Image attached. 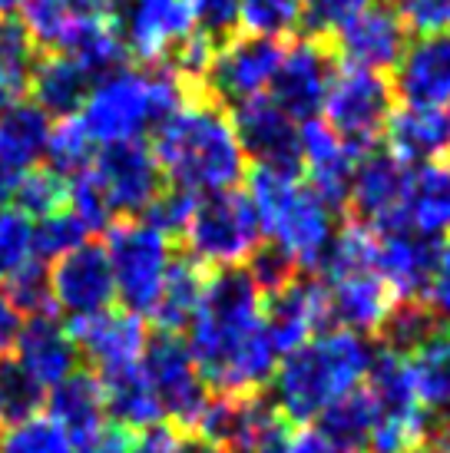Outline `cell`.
Masks as SVG:
<instances>
[{
	"label": "cell",
	"mask_w": 450,
	"mask_h": 453,
	"mask_svg": "<svg viewBox=\"0 0 450 453\" xmlns=\"http://www.w3.org/2000/svg\"><path fill=\"white\" fill-rule=\"evenodd\" d=\"M262 304L245 265L209 272L186 344L213 394H252L272 384L278 351L265 334Z\"/></svg>",
	"instance_id": "6da1fadb"
},
{
	"label": "cell",
	"mask_w": 450,
	"mask_h": 453,
	"mask_svg": "<svg viewBox=\"0 0 450 453\" xmlns=\"http://www.w3.org/2000/svg\"><path fill=\"white\" fill-rule=\"evenodd\" d=\"M169 186L192 196L238 189L249 173V159L232 127L229 106L213 93H192L150 142Z\"/></svg>",
	"instance_id": "7a4b0ae2"
},
{
	"label": "cell",
	"mask_w": 450,
	"mask_h": 453,
	"mask_svg": "<svg viewBox=\"0 0 450 453\" xmlns=\"http://www.w3.org/2000/svg\"><path fill=\"white\" fill-rule=\"evenodd\" d=\"M371 357L375 348L361 334L331 327L278 357L268 397L291 424L314 420L331 401L361 388Z\"/></svg>",
	"instance_id": "3957f363"
},
{
	"label": "cell",
	"mask_w": 450,
	"mask_h": 453,
	"mask_svg": "<svg viewBox=\"0 0 450 453\" xmlns=\"http://www.w3.org/2000/svg\"><path fill=\"white\" fill-rule=\"evenodd\" d=\"M249 199L255 205L262 235L299 265L305 275H318L328 249L335 242V209L301 182V176H285L272 169H249Z\"/></svg>",
	"instance_id": "277c9868"
},
{
	"label": "cell",
	"mask_w": 450,
	"mask_h": 453,
	"mask_svg": "<svg viewBox=\"0 0 450 453\" xmlns=\"http://www.w3.org/2000/svg\"><path fill=\"white\" fill-rule=\"evenodd\" d=\"M189 96L169 66L120 70L93 87L76 116L97 146H110L156 133Z\"/></svg>",
	"instance_id": "5b68a950"
},
{
	"label": "cell",
	"mask_w": 450,
	"mask_h": 453,
	"mask_svg": "<svg viewBox=\"0 0 450 453\" xmlns=\"http://www.w3.org/2000/svg\"><path fill=\"white\" fill-rule=\"evenodd\" d=\"M262 226L252 205L249 192L222 189L196 196L192 219L182 235V252L192 255L209 272L215 268H238L262 245Z\"/></svg>",
	"instance_id": "8992f818"
},
{
	"label": "cell",
	"mask_w": 450,
	"mask_h": 453,
	"mask_svg": "<svg viewBox=\"0 0 450 453\" xmlns=\"http://www.w3.org/2000/svg\"><path fill=\"white\" fill-rule=\"evenodd\" d=\"M103 249L110 258L112 285L123 311H133L139 318L150 315L179 245L146 226L143 219H116L106 228Z\"/></svg>",
	"instance_id": "52a82bcc"
},
{
	"label": "cell",
	"mask_w": 450,
	"mask_h": 453,
	"mask_svg": "<svg viewBox=\"0 0 450 453\" xmlns=\"http://www.w3.org/2000/svg\"><path fill=\"white\" fill-rule=\"evenodd\" d=\"M394 87L384 73L338 64L325 93V123L358 159L384 142V129L394 113Z\"/></svg>",
	"instance_id": "ba28073f"
},
{
	"label": "cell",
	"mask_w": 450,
	"mask_h": 453,
	"mask_svg": "<svg viewBox=\"0 0 450 453\" xmlns=\"http://www.w3.org/2000/svg\"><path fill=\"white\" fill-rule=\"evenodd\" d=\"M139 365H143V374L150 380L156 401L163 407L166 420L175 424L179 430L196 427V420L213 397V390L206 388L182 334L156 331L152 338H146Z\"/></svg>",
	"instance_id": "9c48e42d"
},
{
	"label": "cell",
	"mask_w": 450,
	"mask_h": 453,
	"mask_svg": "<svg viewBox=\"0 0 450 453\" xmlns=\"http://www.w3.org/2000/svg\"><path fill=\"white\" fill-rule=\"evenodd\" d=\"M87 173L93 179V186L100 189L112 222L143 215L152 205V199L166 189L163 169L156 163L150 142H143V139L103 146L93 156Z\"/></svg>",
	"instance_id": "30bf717a"
},
{
	"label": "cell",
	"mask_w": 450,
	"mask_h": 453,
	"mask_svg": "<svg viewBox=\"0 0 450 453\" xmlns=\"http://www.w3.org/2000/svg\"><path fill=\"white\" fill-rule=\"evenodd\" d=\"M282 57H285V40L255 37L238 30L236 37H229L215 50L206 87L225 106L265 96L282 66Z\"/></svg>",
	"instance_id": "8fae6325"
},
{
	"label": "cell",
	"mask_w": 450,
	"mask_h": 453,
	"mask_svg": "<svg viewBox=\"0 0 450 453\" xmlns=\"http://www.w3.org/2000/svg\"><path fill=\"white\" fill-rule=\"evenodd\" d=\"M50 275V298L53 311L66 315L70 321H83L100 311H110L116 302V285H112V268L106 258L103 242H83L60 258L47 265Z\"/></svg>",
	"instance_id": "7c38bea8"
},
{
	"label": "cell",
	"mask_w": 450,
	"mask_h": 453,
	"mask_svg": "<svg viewBox=\"0 0 450 453\" xmlns=\"http://www.w3.org/2000/svg\"><path fill=\"white\" fill-rule=\"evenodd\" d=\"M338 70V60L328 40L295 37L285 43V57L278 66L275 80L268 87V100L282 113H288L295 123H308L325 106V93L331 87V76Z\"/></svg>",
	"instance_id": "4fadbf2b"
},
{
	"label": "cell",
	"mask_w": 450,
	"mask_h": 453,
	"mask_svg": "<svg viewBox=\"0 0 450 453\" xmlns=\"http://www.w3.org/2000/svg\"><path fill=\"white\" fill-rule=\"evenodd\" d=\"M129 57L159 66L196 30L192 0H112Z\"/></svg>",
	"instance_id": "5bb4252c"
},
{
	"label": "cell",
	"mask_w": 450,
	"mask_h": 453,
	"mask_svg": "<svg viewBox=\"0 0 450 453\" xmlns=\"http://www.w3.org/2000/svg\"><path fill=\"white\" fill-rule=\"evenodd\" d=\"M411 43V30L400 20V13L391 7L388 0H371L358 17L328 40L338 64L361 66V70H394Z\"/></svg>",
	"instance_id": "9a60e30c"
},
{
	"label": "cell",
	"mask_w": 450,
	"mask_h": 453,
	"mask_svg": "<svg viewBox=\"0 0 450 453\" xmlns=\"http://www.w3.org/2000/svg\"><path fill=\"white\" fill-rule=\"evenodd\" d=\"M232 127L249 163L285 176H301V123L282 113L268 96L238 103L232 110Z\"/></svg>",
	"instance_id": "2e32d148"
},
{
	"label": "cell",
	"mask_w": 450,
	"mask_h": 453,
	"mask_svg": "<svg viewBox=\"0 0 450 453\" xmlns=\"http://www.w3.org/2000/svg\"><path fill=\"white\" fill-rule=\"evenodd\" d=\"M407 179H411V169L398 163L388 150L364 152L351 176L348 205H345L348 222H358L371 232L400 228V205H404Z\"/></svg>",
	"instance_id": "e0dca14e"
},
{
	"label": "cell",
	"mask_w": 450,
	"mask_h": 453,
	"mask_svg": "<svg viewBox=\"0 0 450 453\" xmlns=\"http://www.w3.org/2000/svg\"><path fill=\"white\" fill-rule=\"evenodd\" d=\"M262 325L268 341L275 344L278 357L291 348L314 338V331H331L328 318V288L318 275L301 272L295 281H288L285 288L268 295L262 304Z\"/></svg>",
	"instance_id": "ac0fdd59"
},
{
	"label": "cell",
	"mask_w": 450,
	"mask_h": 453,
	"mask_svg": "<svg viewBox=\"0 0 450 453\" xmlns=\"http://www.w3.org/2000/svg\"><path fill=\"white\" fill-rule=\"evenodd\" d=\"M328 288V318L331 327L361 334V338H375L381 321L388 318L394 308L398 295L391 285L377 275L375 265H354V268H341L322 278Z\"/></svg>",
	"instance_id": "d6986e66"
},
{
	"label": "cell",
	"mask_w": 450,
	"mask_h": 453,
	"mask_svg": "<svg viewBox=\"0 0 450 453\" xmlns=\"http://www.w3.org/2000/svg\"><path fill=\"white\" fill-rule=\"evenodd\" d=\"M444 242L427 239L411 228L375 232V268L398 298H427L438 275Z\"/></svg>",
	"instance_id": "ffe728a7"
},
{
	"label": "cell",
	"mask_w": 450,
	"mask_h": 453,
	"mask_svg": "<svg viewBox=\"0 0 450 453\" xmlns=\"http://www.w3.org/2000/svg\"><path fill=\"white\" fill-rule=\"evenodd\" d=\"M391 87L404 106L450 110V30L407 43Z\"/></svg>",
	"instance_id": "44dd1931"
},
{
	"label": "cell",
	"mask_w": 450,
	"mask_h": 453,
	"mask_svg": "<svg viewBox=\"0 0 450 453\" xmlns=\"http://www.w3.org/2000/svg\"><path fill=\"white\" fill-rule=\"evenodd\" d=\"M70 334H74L80 357H87L93 371H112V367L136 365L146 348V321L133 311L123 308H110L83 321H70Z\"/></svg>",
	"instance_id": "7402d4cb"
},
{
	"label": "cell",
	"mask_w": 450,
	"mask_h": 453,
	"mask_svg": "<svg viewBox=\"0 0 450 453\" xmlns=\"http://www.w3.org/2000/svg\"><path fill=\"white\" fill-rule=\"evenodd\" d=\"M299 129H301V173L308 179V186L322 196V202H325L328 209H341L345 212L358 156L318 116L308 119V123H301Z\"/></svg>",
	"instance_id": "603a6c76"
},
{
	"label": "cell",
	"mask_w": 450,
	"mask_h": 453,
	"mask_svg": "<svg viewBox=\"0 0 450 453\" xmlns=\"http://www.w3.org/2000/svg\"><path fill=\"white\" fill-rule=\"evenodd\" d=\"M388 152L407 169L434 165L450 156V110L434 106H394L384 129Z\"/></svg>",
	"instance_id": "cb8c5ba5"
},
{
	"label": "cell",
	"mask_w": 450,
	"mask_h": 453,
	"mask_svg": "<svg viewBox=\"0 0 450 453\" xmlns=\"http://www.w3.org/2000/svg\"><path fill=\"white\" fill-rule=\"evenodd\" d=\"M13 351H17L13 357L47 390L60 384L63 378H70L74 371H80V348H76L74 334L53 315L27 318Z\"/></svg>",
	"instance_id": "d4e9b609"
},
{
	"label": "cell",
	"mask_w": 450,
	"mask_h": 453,
	"mask_svg": "<svg viewBox=\"0 0 450 453\" xmlns=\"http://www.w3.org/2000/svg\"><path fill=\"white\" fill-rule=\"evenodd\" d=\"M47 417L70 437L74 450L93 441L106 427V403L97 374L80 367L60 384H53L47 390Z\"/></svg>",
	"instance_id": "484cf974"
},
{
	"label": "cell",
	"mask_w": 450,
	"mask_h": 453,
	"mask_svg": "<svg viewBox=\"0 0 450 453\" xmlns=\"http://www.w3.org/2000/svg\"><path fill=\"white\" fill-rule=\"evenodd\" d=\"M100 80L70 53H40L30 76V100L50 119L76 116Z\"/></svg>",
	"instance_id": "4316f807"
},
{
	"label": "cell",
	"mask_w": 450,
	"mask_h": 453,
	"mask_svg": "<svg viewBox=\"0 0 450 453\" xmlns=\"http://www.w3.org/2000/svg\"><path fill=\"white\" fill-rule=\"evenodd\" d=\"M50 129L53 119L30 96L0 110V165L13 176L37 169L47 152Z\"/></svg>",
	"instance_id": "83f0119b"
},
{
	"label": "cell",
	"mask_w": 450,
	"mask_h": 453,
	"mask_svg": "<svg viewBox=\"0 0 450 453\" xmlns=\"http://www.w3.org/2000/svg\"><path fill=\"white\" fill-rule=\"evenodd\" d=\"M97 380H100L103 403H106V420L112 427H123L133 434V430H146L166 420L163 407L156 401L139 361L126 367H112V371H100Z\"/></svg>",
	"instance_id": "f1b7e54d"
},
{
	"label": "cell",
	"mask_w": 450,
	"mask_h": 453,
	"mask_svg": "<svg viewBox=\"0 0 450 453\" xmlns=\"http://www.w3.org/2000/svg\"><path fill=\"white\" fill-rule=\"evenodd\" d=\"M400 226L421 232L427 239H450V169L447 165H417L411 169Z\"/></svg>",
	"instance_id": "f546056e"
},
{
	"label": "cell",
	"mask_w": 450,
	"mask_h": 453,
	"mask_svg": "<svg viewBox=\"0 0 450 453\" xmlns=\"http://www.w3.org/2000/svg\"><path fill=\"white\" fill-rule=\"evenodd\" d=\"M206 281H209V268L199 265L182 249H175L169 272L163 278V288H159V298H156L150 311L156 327L169 331V334H182L192 325L196 311H199L202 295H206Z\"/></svg>",
	"instance_id": "4dcf8cb0"
},
{
	"label": "cell",
	"mask_w": 450,
	"mask_h": 453,
	"mask_svg": "<svg viewBox=\"0 0 450 453\" xmlns=\"http://www.w3.org/2000/svg\"><path fill=\"white\" fill-rule=\"evenodd\" d=\"M444 321L431 308L427 298H398L388 318L375 331L377 351L398 354L404 361H411L414 354L424 348L431 338H438Z\"/></svg>",
	"instance_id": "1f68e13d"
},
{
	"label": "cell",
	"mask_w": 450,
	"mask_h": 453,
	"mask_svg": "<svg viewBox=\"0 0 450 453\" xmlns=\"http://www.w3.org/2000/svg\"><path fill=\"white\" fill-rule=\"evenodd\" d=\"M314 430L341 453H368L371 434H375V403L368 397L364 384L328 403L314 417Z\"/></svg>",
	"instance_id": "d6a6232c"
},
{
	"label": "cell",
	"mask_w": 450,
	"mask_h": 453,
	"mask_svg": "<svg viewBox=\"0 0 450 453\" xmlns=\"http://www.w3.org/2000/svg\"><path fill=\"white\" fill-rule=\"evenodd\" d=\"M37 43L17 17H0V110L24 100L37 66Z\"/></svg>",
	"instance_id": "836d02e7"
},
{
	"label": "cell",
	"mask_w": 450,
	"mask_h": 453,
	"mask_svg": "<svg viewBox=\"0 0 450 453\" xmlns=\"http://www.w3.org/2000/svg\"><path fill=\"white\" fill-rule=\"evenodd\" d=\"M47 407V388L17 357H0V424L13 427Z\"/></svg>",
	"instance_id": "e575fe53"
},
{
	"label": "cell",
	"mask_w": 450,
	"mask_h": 453,
	"mask_svg": "<svg viewBox=\"0 0 450 453\" xmlns=\"http://www.w3.org/2000/svg\"><path fill=\"white\" fill-rule=\"evenodd\" d=\"M411 374L427 411H450V325L414 354Z\"/></svg>",
	"instance_id": "d590c367"
},
{
	"label": "cell",
	"mask_w": 450,
	"mask_h": 453,
	"mask_svg": "<svg viewBox=\"0 0 450 453\" xmlns=\"http://www.w3.org/2000/svg\"><path fill=\"white\" fill-rule=\"evenodd\" d=\"M93 156H97V142L83 129L80 116H63V119L53 123L50 139H47V152H43L47 169H53L63 179H76L89 169Z\"/></svg>",
	"instance_id": "8d00e7d4"
},
{
	"label": "cell",
	"mask_w": 450,
	"mask_h": 453,
	"mask_svg": "<svg viewBox=\"0 0 450 453\" xmlns=\"http://www.w3.org/2000/svg\"><path fill=\"white\" fill-rule=\"evenodd\" d=\"M66 199H70V179L57 176L47 165H37V169H30V173L17 179L11 209L27 215L30 222H40V219L66 209Z\"/></svg>",
	"instance_id": "74e56055"
},
{
	"label": "cell",
	"mask_w": 450,
	"mask_h": 453,
	"mask_svg": "<svg viewBox=\"0 0 450 453\" xmlns=\"http://www.w3.org/2000/svg\"><path fill=\"white\" fill-rule=\"evenodd\" d=\"M301 30V0H242V34L285 40Z\"/></svg>",
	"instance_id": "f35d334b"
},
{
	"label": "cell",
	"mask_w": 450,
	"mask_h": 453,
	"mask_svg": "<svg viewBox=\"0 0 450 453\" xmlns=\"http://www.w3.org/2000/svg\"><path fill=\"white\" fill-rule=\"evenodd\" d=\"M83 242H89V232L70 209H60L34 222V258L43 265H50L53 258H60L63 252H70Z\"/></svg>",
	"instance_id": "ab89813d"
},
{
	"label": "cell",
	"mask_w": 450,
	"mask_h": 453,
	"mask_svg": "<svg viewBox=\"0 0 450 453\" xmlns=\"http://www.w3.org/2000/svg\"><path fill=\"white\" fill-rule=\"evenodd\" d=\"M34 262V222L17 209H0V285Z\"/></svg>",
	"instance_id": "60d3db41"
},
{
	"label": "cell",
	"mask_w": 450,
	"mask_h": 453,
	"mask_svg": "<svg viewBox=\"0 0 450 453\" xmlns=\"http://www.w3.org/2000/svg\"><path fill=\"white\" fill-rule=\"evenodd\" d=\"M0 453H74V443L50 417H30L4 430Z\"/></svg>",
	"instance_id": "b9f144b4"
},
{
	"label": "cell",
	"mask_w": 450,
	"mask_h": 453,
	"mask_svg": "<svg viewBox=\"0 0 450 453\" xmlns=\"http://www.w3.org/2000/svg\"><path fill=\"white\" fill-rule=\"evenodd\" d=\"M371 0H301V37L331 40Z\"/></svg>",
	"instance_id": "7bdbcfd3"
},
{
	"label": "cell",
	"mask_w": 450,
	"mask_h": 453,
	"mask_svg": "<svg viewBox=\"0 0 450 453\" xmlns=\"http://www.w3.org/2000/svg\"><path fill=\"white\" fill-rule=\"evenodd\" d=\"M4 288H7V295H11V302L17 304L20 315H27V318L57 315V311H53V298H50V275H47V265L37 262V258L27 265V268H20Z\"/></svg>",
	"instance_id": "ee69618b"
},
{
	"label": "cell",
	"mask_w": 450,
	"mask_h": 453,
	"mask_svg": "<svg viewBox=\"0 0 450 453\" xmlns=\"http://www.w3.org/2000/svg\"><path fill=\"white\" fill-rule=\"evenodd\" d=\"M192 24L215 50L242 30V0H192Z\"/></svg>",
	"instance_id": "f6af8a7d"
},
{
	"label": "cell",
	"mask_w": 450,
	"mask_h": 453,
	"mask_svg": "<svg viewBox=\"0 0 450 453\" xmlns=\"http://www.w3.org/2000/svg\"><path fill=\"white\" fill-rule=\"evenodd\" d=\"M245 272L252 275L255 288L262 291V298H268V295L282 291L288 281H295V278L301 275L299 265L291 262V258H288L278 245H272V242H262V245L255 249V255L245 262Z\"/></svg>",
	"instance_id": "bcb514c9"
},
{
	"label": "cell",
	"mask_w": 450,
	"mask_h": 453,
	"mask_svg": "<svg viewBox=\"0 0 450 453\" xmlns=\"http://www.w3.org/2000/svg\"><path fill=\"white\" fill-rule=\"evenodd\" d=\"M411 34L431 37L450 30V0H388Z\"/></svg>",
	"instance_id": "7dc6e473"
},
{
	"label": "cell",
	"mask_w": 450,
	"mask_h": 453,
	"mask_svg": "<svg viewBox=\"0 0 450 453\" xmlns=\"http://www.w3.org/2000/svg\"><path fill=\"white\" fill-rule=\"evenodd\" d=\"M20 327H24V315L17 311V304L11 302L7 288L0 285V357H11L20 338Z\"/></svg>",
	"instance_id": "c3c4849f"
},
{
	"label": "cell",
	"mask_w": 450,
	"mask_h": 453,
	"mask_svg": "<svg viewBox=\"0 0 450 453\" xmlns=\"http://www.w3.org/2000/svg\"><path fill=\"white\" fill-rule=\"evenodd\" d=\"M427 302H431V308L440 315V321H444V325H450V242H444L438 275H434V281H431Z\"/></svg>",
	"instance_id": "681fc988"
},
{
	"label": "cell",
	"mask_w": 450,
	"mask_h": 453,
	"mask_svg": "<svg viewBox=\"0 0 450 453\" xmlns=\"http://www.w3.org/2000/svg\"><path fill=\"white\" fill-rule=\"evenodd\" d=\"M133 441H136V437H133L129 430L106 424L93 441L83 443V447H76L74 453H133Z\"/></svg>",
	"instance_id": "f907efd6"
},
{
	"label": "cell",
	"mask_w": 450,
	"mask_h": 453,
	"mask_svg": "<svg viewBox=\"0 0 450 453\" xmlns=\"http://www.w3.org/2000/svg\"><path fill=\"white\" fill-rule=\"evenodd\" d=\"M288 453H341L338 447H331V443L318 434V430H299L295 437H291V447H288Z\"/></svg>",
	"instance_id": "816d5d0a"
},
{
	"label": "cell",
	"mask_w": 450,
	"mask_h": 453,
	"mask_svg": "<svg viewBox=\"0 0 450 453\" xmlns=\"http://www.w3.org/2000/svg\"><path fill=\"white\" fill-rule=\"evenodd\" d=\"M175 453H225V450H222V447H215L213 441L199 437V434H189V430H182Z\"/></svg>",
	"instance_id": "f5cc1de1"
},
{
	"label": "cell",
	"mask_w": 450,
	"mask_h": 453,
	"mask_svg": "<svg viewBox=\"0 0 450 453\" xmlns=\"http://www.w3.org/2000/svg\"><path fill=\"white\" fill-rule=\"evenodd\" d=\"M407 453H431L427 447H414V450H407Z\"/></svg>",
	"instance_id": "db71d44e"
},
{
	"label": "cell",
	"mask_w": 450,
	"mask_h": 453,
	"mask_svg": "<svg viewBox=\"0 0 450 453\" xmlns=\"http://www.w3.org/2000/svg\"><path fill=\"white\" fill-rule=\"evenodd\" d=\"M0 437H4V424H0Z\"/></svg>",
	"instance_id": "11a10c76"
}]
</instances>
